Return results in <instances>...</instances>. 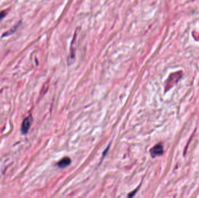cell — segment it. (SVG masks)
<instances>
[{
	"label": "cell",
	"instance_id": "cell-1",
	"mask_svg": "<svg viewBox=\"0 0 199 198\" xmlns=\"http://www.w3.org/2000/svg\"><path fill=\"white\" fill-rule=\"evenodd\" d=\"M32 121H33V118L31 115H30L29 116L27 117L26 118L24 119L22 125V127H21V131L22 134H26L27 132H28L32 125Z\"/></svg>",
	"mask_w": 199,
	"mask_h": 198
},
{
	"label": "cell",
	"instance_id": "cell-3",
	"mask_svg": "<svg viewBox=\"0 0 199 198\" xmlns=\"http://www.w3.org/2000/svg\"><path fill=\"white\" fill-rule=\"evenodd\" d=\"M71 163V160L68 157H65L63 159H61L58 163L57 166L60 168H65Z\"/></svg>",
	"mask_w": 199,
	"mask_h": 198
},
{
	"label": "cell",
	"instance_id": "cell-4",
	"mask_svg": "<svg viewBox=\"0 0 199 198\" xmlns=\"http://www.w3.org/2000/svg\"><path fill=\"white\" fill-rule=\"evenodd\" d=\"M18 26H19V24L18 25H17V26H16L14 28H12L11 30H10L9 31H7V32H6V33H5L3 35H2V37H6V36H10L11 34H13L16 30V29H17V27H18Z\"/></svg>",
	"mask_w": 199,
	"mask_h": 198
},
{
	"label": "cell",
	"instance_id": "cell-2",
	"mask_svg": "<svg viewBox=\"0 0 199 198\" xmlns=\"http://www.w3.org/2000/svg\"><path fill=\"white\" fill-rule=\"evenodd\" d=\"M163 151L162 145L161 144H157L150 150V154L153 157H154L161 155L163 153Z\"/></svg>",
	"mask_w": 199,
	"mask_h": 198
},
{
	"label": "cell",
	"instance_id": "cell-5",
	"mask_svg": "<svg viewBox=\"0 0 199 198\" xmlns=\"http://www.w3.org/2000/svg\"><path fill=\"white\" fill-rule=\"evenodd\" d=\"M6 12L5 11H2L0 12V21L6 16Z\"/></svg>",
	"mask_w": 199,
	"mask_h": 198
}]
</instances>
